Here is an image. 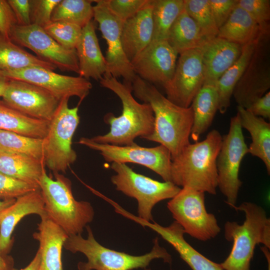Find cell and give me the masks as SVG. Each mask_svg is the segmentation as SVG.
Wrapping results in <instances>:
<instances>
[{"instance_id": "52a82bcc", "label": "cell", "mask_w": 270, "mask_h": 270, "mask_svg": "<svg viewBox=\"0 0 270 270\" xmlns=\"http://www.w3.org/2000/svg\"><path fill=\"white\" fill-rule=\"evenodd\" d=\"M68 100L60 101L44 138V164L54 174L65 172L77 158L72 140L80 123L78 106L70 108Z\"/></svg>"}, {"instance_id": "d4e9b609", "label": "cell", "mask_w": 270, "mask_h": 270, "mask_svg": "<svg viewBox=\"0 0 270 270\" xmlns=\"http://www.w3.org/2000/svg\"><path fill=\"white\" fill-rule=\"evenodd\" d=\"M241 126L248 131L252 142L248 154L260 159L270 174V124L262 118L254 116L246 109L237 106Z\"/></svg>"}, {"instance_id": "ba28073f", "label": "cell", "mask_w": 270, "mask_h": 270, "mask_svg": "<svg viewBox=\"0 0 270 270\" xmlns=\"http://www.w3.org/2000/svg\"><path fill=\"white\" fill-rule=\"evenodd\" d=\"M111 168L116 173L111 177L116 189L138 202V217L154 221L152 210L158 202L174 198L181 188L170 182H160L138 174L126 164L112 162Z\"/></svg>"}, {"instance_id": "ab89813d", "label": "cell", "mask_w": 270, "mask_h": 270, "mask_svg": "<svg viewBox=\"0 0 270 270\" xmlns=\"http://www.w3.org/2000/svg\"><path fill=\"white\" fill-rule=\"evenodd\" d=\"M148 0H104L108 10L124 22L134 16Z\"/></svg>"}, {"instance_id": "f1b7e54d", "label": "cell", "mask_w": 270, "mask_h": 270, "mask_svg": "<svg viewBox=\"0 0 270 270\" xmlns=\"http://www.w3.org/2000/svg\"><path fill=\"white\" fill-rule=\"evenodd\" d=\"M49 122L28 116L0 100V130L28 137L44 138L48 131Z\"/></svg>"}, {"instance_id": "f6af8a7d", "label": "cell", "mask_w": 270, "mask_h": 270, "mask_svg": "<svg viewBox=\"0 0 270 270\" xmlns=\"http://www.w3.org/2000/svg\"><path fill=\"white\" fill-rule=\"evenodd\" d=\"M254 116L270 120V92L253 102L246 109Z\"/></svg>"}, {"instance_id": "f5cc1de1", "label": "cell", "mask_w": 270, "mask_h": 270, "mask_svg": "<svg viewBox=\"0 0 270 270\" xmlns=\"http://www.w3.org/2000/svg\"></svg>"}, {"instance_id": "44dd1931", "label": "cell", "mask_w": 270, "mask_h": 270, "mask_svg": "<svg viewBox=\"0 0 270 270\" xmlns=\"http://www.w3.org/2000/svg\"><path fill=\"white\" fill-rule=\"evenodd\" d=\"M242 46L216 36L199 48L204 68V84H216L221 76L239 58Z\"/></svg>"}, {"instance_id": "2e32d148", "label": "cell", "mask_w": 270, "mask_h": 270, "mask_svg": "<svg viewBox=\"0 0 270 270\" xmlns=\"http://www.w3.org/2000/svg\"><path fill=\"white\" fill-rule=\"evenodd\" d=\"M8 106L28 116L50 122L60 100L52 93L36 84L10 79L2 96Z\"/></svg>"}, {"instance_id": "f907efd6", "label": "cell", "mask_w": 270, "mask_h": 270, "mask_svg": "<svg viewBox=\"0 0 270 270\" xmlns=\"http://www.w3.org/2000/svg\"><path fill=\"white\" fill-rule=\"evenodd\" d=\"M269 250V248L264 246H263L261 248V250L265 256V257L268 262V270H270V254Z\"/></svg>"}, {"instance_id": "5b68a950", "label": "cell", "mask_w": 270, "mask_h": 270, "mask_svg": "<svg viewBox=\"0 0 270 270\" xmlns=\"http://www.w3.org/2000/svg\"><path fill=\"white\" fill-rule=\"evenodd\" d=\"M88 237L81 234L68 236L64 248L72 253L81 252L87 258L86 262H80L78 270H132L146 268L152 261L162 259L171 264L172 256L166 250L159 244L158 238L154 240V246L148 253L134 256L124 252L110 249L101 245L95 239L92 228L86 227Z\"/></svg>"}, {"instance_id": "603a6c76", "label": "cell", "mask_w": 270, "mask_h": 270, "mask_svg": "<svg viewBox=\"0 0 270 270\" xmlns=\"http://www.w3.org/2000/svg\"><path fill=\"white\" fill-rule=\"evenodd\" d=\"M153 21L150 0L134 16L125 20L121 38L124 50L131 62L152 40Z\"/></svg>"}, {"instance_id": "7bdbcfd3", "label": "cell", "mask_w": 270, "mask_h": 270, "mask_svg": "<svg viewBox=\"0 0 270 270\" xmlns=\"http://www.w3.org/2000/svg\"><path fill=\"white\" fill-rule=\"evenodd\" d=\"M18 24L14 12L6 0H0V34L10 38L12 29Z\"/></svg>"}, {"instance_id": "d6a6232c", "label": "cell", "mask_w": 270, "mask_h": 270, "mask_svg": "<svg viewBox=\"0 0 270 270\" xmlns=\"http://www.w3.org/2000/svg\"><path fill=\"white\" fill-rule=\"evenodd\" d=\"M150 2L152 40H166L171 26L184 9V0H150Z\"/></svg>"}, {"instance_id": "f35d334b", "label": "cell", "mask_w": 270, "mask_h": 270, "mask_svg": "<svg viewBox=\"0 0 270 270\" xmlns=\"http://www.w3.org/2000/svg\"><path fill=\"white\" fill-rule=\"evenodd\" d=\"M38 190H40V188L38 185L0 173V198L2 200L16 199Z\"/></svg>"}, {"instance_id": "f546056e", "label": "cell", "mask_w": 270, "mask_h": 270, "mask_svg": "<svg viewBox=\"0 0 270 270\" xmlns=\"http://www.w3.org/2000/svg\"><path fill=\"white\" fill-rule=\"evenodd\" d=\"M166 40L178 53L198 48L207 40L184 8L171 26Z\"/></svg>"}, {"instance_id": "8fae6325", "label": "cell", "mask_w": 270, "mask_h": 270, "mask_svg": "<svg viewBox=\"0 0 270 270\" xmlns=\"http://www.w3.org/2000/svg\"><path fill=\"white\" fill-rule=\"evenodd\" d=\"M78 143L99 152L106 162L140 164L156 173L164 181L172 182V156L168 150L162 145L147 148L134 143L120 146L98 143L85 137L81 138Z\"/></svg>"}, {"instance_id": "5bb4252c", "label": "cell", "mask_w": 270, "mask_h": 270, "mask_svg": "<svg viewBox=\"0 0 270 270\" xmlns=\"http://www.w3.org/2000/svg\"><path fill=\"white\" fill-rule=\"evenodd\" d=\"M180 54L172 78L163 87L170 101L180 106L188 108L204 84V68L199 48Z\"/></svg>"}, {"instance_id": "7a4b0ae2", "label": "cell", "mask_w": 270, "mask_h": 270, "mask_svg": "<svg viewBox=\"0 0 270 270\" xmlns=\"http://www.w3.org/2000/svg\"><path fill=\"white\" fill-rule=\"evenodd\" d=\"M101 86L114 92L120 100L122 112L118 116L106 114L104 122L110 126L108 132L90 138L93 141L116 146H129L140 137L147 139L153 133L154 118L150 105L140 103L132 94L131 84L122 83L112 76H104Z\"/></svg>"}, {"instance_id": "d6986e66", "label": "cell", "mask_w": 270, "mask_h": 270, "mask_svg": "<svg viewBox=\"0 0 270 270\" xmlns=\"http://www.w3.org/2000/svg\"><path fill=\"white\" fill-rule=\"evenodd\" d=\"M125 216L158 233L174 248L192 270H224L220 264L208 258L186 241L184 238L185 233L176 221L168 226H164L154 221L152 222L144 220L129 212H126Z\"/></svg>"}, {"instance_id": "7dc6e473", "label": "cell", "mask_w": 270, "mask_h": 270, "mask_svg": "<svg viewBox=\"0 0 270 270\" xmlns=\"http://www.w3.org/2000/svg\"><path fill=\"white\" fill-rule=\"evenodd\" d=\"M40 262V254L38 250L34 258L26 266L20 270L14 268L12 270H38Z\"/></svg>"}, {"instance_id": "4dcf8cb0", "label": "cell", "mask_w": 270, "mask_h": 270, "mask_svg": "<svg viewBox=\"0 0 270 270\" xmlns=\"http://www.w3.org/2000/svg\"><path fill=\"white\" fill-rule=\"evenodd\" d=\"M40 160L24 154H0V173L39 186L45 170Z\"/></svg>"}, {"instance_id": "484cf974", "label": "cell", "mask_w": 270, "mask_h": 270, "mask_svg": "<svg viewBox=\"0 0 270 270\" xmlns=\"http://www.w3.org/2000/svg\"><path fill=\"white\" fill-rule=\"evenodd\" d=\"M194 113L190 137L196 142L212 123L218 108V96L216 84H204L190 105Z\"/></svg>"}, {"instance_id": "9a60e30c", "label": "cell", "mask_w": 270, "mask_h": 270, "mask_svg": "<svg viewBox=\"0 0 270 270\" xmlns=\"http://www.w3.org/2000/svg\"><path fill=\"white\" fill-rule=\"evenodd\" d=\"M270 34H262L232 94L238 106L246 109L270 88Z\"/></svg>"}, {"instance_id": "816d5d0a", "label": "cell", "mask_w": 270, "mask_h": 270, "mask_svg": "<svg viewBox=\"0 0 270 270\" xmlns=\"http://www.w3.org/2000/svg\"><path fill=\"white\" fill-rule=\"evenodd\" d=\"M144 270H152L146 268H144Z\"/></svg>"}, {"instance_id": "ee69618b", "label": "cell", "mask_w": 270, "mask_h": 270, "mask_svg": "<svg viewBox=\"0 0 270 270\" xmlns=\"http://www.w3.org/2000/svg\"><path fill=\"white\" fill-rule=\"evenodd\" d=\"M8 2L14 12L18 25L31 24V0H8Z\"/></svg>"}, {"instance_id": "b9f144b4", "label": "cell", "mask_w": 270, "mask_h": 270, "mask_svg": "<svg viewBox=\"0 0 270 270\" xmlns=\"http://www.w3.org/2000/svg\"><path fill=\"white\" fill-rule=\"evenodd\" d=\"M216 24L219 28L228 20L238 0H208Z\"/></svg>"}, {"instance_id": "ac0fdd59", "label": "cell", "mask_w": 270, "mask_h": 270, "mask_svg": "<svg viewBox=\"0 0 270 270\" xmlns=\"http://www.w3.org/2000/svg\"><path fill=\"white\" fill-rule=\"evenodd\" d=\"M178 54L167 40H152L130 62L137 76L163 86L174 75Z\"/></svg>"}, {"instance_id": "4fadbf2b", "label": "cell", "mask_w": 270, "mask_h": 270, "mask_svg": "<svg viewBox=\"0 0 270 270\" xmlns=\"http://www.w3.org/2000/svg\"><path fill=\"white\" fill-rule=\"evenodd\" d=\"M94 2V18L108 46L105 56L108 72L105 75L116 78L122 77L124 82L132 84L136 75L123 49L121 34L124 22L108 10L104 0Z\"/></svg>"}, {"instance_id": "c3c4849f", "label": "cell", "mask_w": 270, "mask_h": 270, "mask_svg": "<svg viewBox=\"0 0 270 270\" xmlns=\"http://www.w3.org/2000/svg\"><path fill=\"white\" fill-rule=\"evenodd\" d=\"M10 80L0 72V97L3 96Z\"/></svg>"}, {"instance_id": "8992f818", "label": "cell", "mask_w": 270, "mask_h": 270, "mask_svg": "<svg viewBox=\"0 0 270 270\" xmlns=\"http://www.w3.org/2000/svg\"><path fill=\"white\" fill-rule=\"evenodd\" d=\"M54 176V180L44 170L39 182L46 214L68 236L81 234L93 220L94 210L90 202L74 198L68 178L59 173Z\"/></svg>"}, {"instance_id": "7402d4cb", "label": "cell", "mask_w": 270, "mask_h": 270, "mask_svg": "<svg viewBox=\"0 0 270 270\" xmlns=\"http://www.w3.org/2000/svg\"><path fill=\"white\" fill-rule=\"evenodd\" d=\"M40 219L37 231L32 234L39 242L40 262L38 270H62V249L68 235L46 214Z\"/></svg>"}, {"instance_id": "8d00e7d4", "label": "cell", "mask_w": 270, "mask_h": 270, "mask_svg": "<svg viewBox=\"0 0 270 270\" xmlns=\"http://www.w3.org/2000/svg\"><path fill=\"white\" fill-rule=\"evenodd\" d=\"M43 28L50 36L63 47L68 49H76L81 36L82 28L67 22L51 21Z\"/></svg>"}, {"instance_id": "9c48e42d", "label": "cell", "mask_w": 270, "mask_h": 270, "mask_svg": "<svg viewBox=\"0 0 270 270\" xmlns=\"http://www.w3.org/2000/svg\"><path fill=\"white\" fill-rule=\"evenodd\" d=\"M167 207L184 233L198 240H211L220 232L215 216L206 210L204 192L182 188Z\"/></svg>"}, {"instance_id": "83f0119b", "label": "cell", "mask_w": 270, "mask_h": 270, "mask_svg": "<svg viewBox=\"0 0 270 270\" xmlns=\"http://www.w3.org/2000/svg\"><path fill=\"white\" fill-rule=\"evenodd\" d=\"M262 34L250 14L237 4L226 22L218 28L217 36L243 46Z\"/></svg>"}, {"instance_id": "ffe728a7", "label": "cell", "mask_w": 270, "mask_h": 270, "mask_svg": "<svg viewBox=\"0 0 270 270\" xmlns=\"http://www.w3.org/2000/svg\"><path fill=\"white\" fill-rule=\"evenodd\" d=\"M36 214L40 218L46 214L43 198L40 190L17 198L0 212V252L8 255L13 244L12 234L15 227L25 216Z\"/></svg>"}, {"instance_id": "74e56055", "label": "cell", "mask_w": 270, "mask_h": 270, "mask_svg": "<svg viewBox=\"0 0 270 270\" xmlns=\"http://www.w3.org/2000/svg\"><path fill=\"white\" fill-rule=\"evenodd\" d=\"M237 4L250 14L263 34H270V0H238Z\"/></svg>"}, {"instance_id": "681fc988", "label": "cell", "mask_w": 270, "mask_h": 270, "mask_svg": "<svg viewBox=\"0 0 270 270\" xmlns=\"http://www.w3.org/2000/svg\"><path fill=\"white\" fill-rule=\"evenodd\" d=\"M16 199H6L0 198V212L4 209L12 204Z\"/></svg>"}, {"instance_id": "bcb514c9", "label": "cell", "mask_w": 270, "mask_h": 270, "mask_svg": "<svg viewBox=\"0 0 270 270\" xmlns=\"http://www.w3.org/2000/svg\"><path fill=\"white\" fill-rule=\"evenodd\" d=\"M14 266V260L12 256L0 252V270H12Z\"/></svg>"}, {"instance_id": "4316f807", "label": "cell", "mask_w": 270, "mask_h": 270, "mask_svg": "<svg viewBox=\"0 0 270 270\" xmlns=\"http://www.w3.org/2000/svg\"><path fill=\"white\" fill-rule=\"evenodd\" d=\"M260 35L257 39L242 46L239 58L218 80V110L220 114L226 113L230 107L234 88L253 54Z\"/></svg>"}, {"instance_id": "60d3db41", "label": "cell", "mask_w": 270, "mask_h": 270, "mask_svg": "<svg viewBox=\"0 0 270 270\" xmlns=\"http://www.w3.org/2000/svg\"><path fill=\"white\" fill-rule=\"evenodd\" d=\"M60 0H31V24L42 28L51 22L54 9Z\"/></svg>"}, {"instance_id": "6da1fadb", "label": "cell", "mask_w": 270, "mask_h": 270, "mask_svg": "<svg viewBox=\"0 0 270 270\" xmlns=\"http://www.w3.org/2000/svg\"><path fill=\"white\" fill-rule=\"evenodd\" d=\"M131 87L134 96L149 104L154 113V132L146 140L166 148L172 160L190 143L194 121L192 106L183 108L174 104L153 84L137 76Z\"/></svg>"}, {"instance_id": "e0dca14e", "label": "cell", "mask_w": 270, "mask_h": 270, "mask_svg": "<svg viewBox=\"0 0 270 270\" xmlns=\"http://www.w3.org/2000/svg\"><path fill=\"white\" fill-rule=\"evenodd\" d=\"M10 79L25 81L48 91L60 100L76 96L82 101L89 94L92 84L80 76L60 74L40 67H30L13 70H0Z\"/></svg>"}, {"instance_id": "836d02e7", "label": "cell", "mask_w": 270, "mask_h": 270, "mask_svg": "<svg viewBox=\"0 0 270 270\" xmlns=\"http://www.w3.org/2000/svg\"><path fill=\"white\" fill-rule=\"evenodd\" d=\"M0 154H24L44 164V138L0 130Z\"/></svg>"}, {"instance_id": "e575fe53", "label": "cell", "mask_w": 270, "mask_h": 270, "mask_svg": "<svg viewBox=\"0 0 270 270\" xmlns=\"http://www.w3.org/2000/svg\"><path fill=\"white\" fill-rule=\"evenodd\" d=\"M93 0H60L53 10L52 22H64L82 28L94 18Z\"/></svg>"}, {"instance_id": "277c9868", "label": "cell", "mask_w": 270, "mask_h": 270, "mask_svg": "<svg viewBox=\"0 0 270 270\" xmlns=\"http://www.w3.org/2000/svg\"><path fill=\"white\" fill-rule=\"evenodd\" d=\"M233 208L243 212L245 220L241 224L225 223L224 238L232 242V246L220 265L224 270H250L256 246L262 244L270 248V219L262 206L252 202H243Z\"/></svg>"}, {"instance_id": "30bf717a", "label": "cell", "mask_w": 270, "mask_h": 270, "mask_svg": "<svg viewBox=\"0 0 270 270\" xmlns=\"http://www.w3.org/2000/svg\"><path fill=\"white\" fill-rule=\"evenodd\" d=\"M238 114L230 118L228 132L222 137L217 160L218 187L231 208L236 206L242 182L239 178L240 164L248 154Z\"/></svg>"}, {"instance_id": "1f68e13d", "label": "cell", "mask_w": 270, "mask_h": 270, "mask_svg": "<svg viewBox=\"0 0 270 270\" xmlns=\"http://www.w3.org/2000/svg\"><path fill=\"white\" fill-rule=\"evenodd\" d=\"M30 67H40L54 71L57 68L0 34V70H13Z\"/></svg>"}, {"instance_id": "d590c367", "label": "cell", "mask_w": 270, "mask_h": 270, "mask_svg": "<svg viewBox=\"0 0 270 270\" xmlns=\"http://www.w3.org/2000/svg\"><path fill=\"white\" fill-rule=\"evenodd\" d=\"M184 8L196 23L207 40L217 36L218 28L212 15L208 0H184Z\"/></svg>"}, {"instance_id": "7c38bea8", "label": "cell", "mask_w": 270, "mask_h": 270, "mask_svg": "<svg viewBox=\"0 0 270 270\" xmlns=\"http://www.w3.org/2000/svg\"><path fill=\"white\" fill-rule=\"evenodd\" d=\"M10 40L16 44L27 48L40 60L51 64L62 71L79 74L76 49L65 48L58 44L38 25H16L10 32Z\"/></svg>"}, {"instance_id": "3957f363", "label": "cell", "mask_w": 270, "mask_h": 270, "mask_svg": "<svg viewBox=\"0 0 270 270\" xmlns=\"http://www.w3.org/2000/svg\"><path fill=\"white\" fill-rule=\"evenodd\" d=\"M222 136L210 131L200 142L186 145L172 160L171 182L178 186L215 195L218 188L216 160Z\"/></svg>"}, {"instance_id": "cb8c5ba5", "label": "cell", "mask_w": 270, "mask_h": 270, "mask_svg": "<svg viewBox=\"0 0 270 270\" xmlns=\"http://www.w3.org/2000/svg\"><path fill=\"white\" fill-rule=\"evenodd\" d=\"M79 66V76L88 80L100 81L108 70L92 20L82 28V34L76 48Z\"/></svg>"}]
</instances>
